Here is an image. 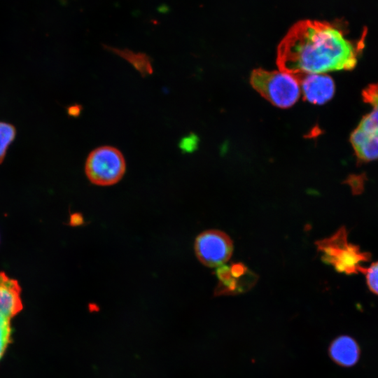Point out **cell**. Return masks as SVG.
<instances>
[{
    "mask_svg": "<svg viewBox=\"0 0 378 378\" xmlns=\"http://www.w3.org/2000/svg\"><path fill=\"white\" fill-rule=\"evenodd\" d=\"M126 171L122 153L116 148L102 146L88 155L85 172L89 181L99 186H110L119 182Z\"/></svg>",
    "mask_w": 378,
    "mask_h": 378,
    "instance_id": "obj_4",
    "label": "cell"
},
{
    "mask_svg": "<svg viewBox=\"0 0 378 378\" xmlns=\"http://www.w3.org/2000/svg\"><path fill=\"white\" fill-rule=\"evenodd\" d=\"M104 47L125 59L133 66L141 76L146 77L153 74V69L151 59L146 53L135 52L127 48L119 49L105 45Z\"/></svg>",
    "mask_w": 378,
    "mask_h": 378,
    "instance_id": "obj_12",
    "label": "cell"
},
{
    "mask_svg": "<svg viewBox=\"0 0 378 378\" xmlns=\"http://www.w3.org/2000/svg\"><path fill=\"white\" fill-rule=\"evenodd\" d=\"M81 108L80 105H74L68 108V113L72 116H78L80 114Z\"/></svg>",
    "mask_w": 378,
    "mask_h": 378,
    "instance_id": "obj_17",
    "label": "cell"
},
{
    "mask_svg": "<svg viewBox=\"0 0 378 378\" xmlns=\"http://www.w3.org/2000/svg\"><path fill=\"white\" fill-rule=\"evenodd\" d=\"M18 282L0 272V314L10 318L22 309Z\"/></svg>",
    "mask_w": 378,
    "mask_h": 378,
    "instance_id": "obj_9",
    "label": "cell"
},
{
    "mask_svg": "<svg viewBox=\"0 0 378 378\" xmlns=\"http://www.w3.org/2000/svg\"><path fill=\"white\" fill-rule=\"evenodd\" d=\"M363 97L364 102L372 106V111L363 118L358 127L378 137V83L366 88Z\"/></svg>",
    "mask_w": 378,
    "mask_h": 378,
    "instance_id": "obj_11",
    "label": "cell"
},
{
    "mask_svg": "<svg viewBox=\"0 0 378 378\" xmlns=\"http://www.w3.org/2000/svg\"><path fill=\"white\" fill-rule=\"evenodd\" d=\"M328 352L331 359L342 367H352L358 361L360 348L356 340L349 335H340L330 343Z\"/></svg>",
    "mask_w": 378,
    "mask_h": 378,
    "instance_id": "obj_8",
    "label": "cell"
},
{
    "mask_svg": "<svg viewBox=\"0 0 378 378\" xmlns=\"http://www.w3.org/2000/svg\"><path fill=\"white\" fill-rule=\"evenodd\" d=\"M197 144V139L196 136L190 134L181 139L178 146L183 153H190L195 149Z\"/></svg>",
    "mask_w": 378,
    "mask_h": 378,
    "instance_id": "obj_16",
    "label": "cell"
},
{
    "mask_svg": "<svg viewBox=\"0 0 378 378\" xmlns=\"http://www.w3.org/2000/svg\"><path fill=\"white\" fill-rule=\"evenodd\" d=\"M359 272L365 274L369 289L378 295V261L372 263L369 267H362Z\"/></svg>",
    "mask_w": 378,
    "mask_h": 378,
    "instance_id": "obj_15",
    "label": "cell"
},
{
    "mask_svg": "<svg viewBox=\"0 0 378 378\" xmlns=\"http://www.w3.org/2000/svg\"><path fill=\"white\" fill-rule=\"evenodd\" d=\"M218 279L214 290L216 296L246 293L253 287L258 276L241 262L221 265L216 271Z\"/></svg>",
    "mask_w": 378,
    "mask_h": 378,
    "instance_id": "obj_6",
    "label": "cell"
},
{
    "mask_svg": "<svg viewBox=\"0 0 378 378\" xmlns=\"http://www.w3.org/2000/svg\"><path fill=\"white\" fill-rule=\"evenodd\" d=\"M16 135V130L10 123L0 122V164L3 162L9 145Z\"/></svg>",
    "mask_w": 378,
    "mask_h": 378,
    "instance_id": "obj_13",
    "label": "cell"
},
{
    "mask_svg": "<svg viewBox=\"0 0 378 378\" xmlns=\"http://www.w3.org/2000/svg\"><path fill=\"white\" fill-rule=\"evenodd\" d=\"M250 83L262 97L279 108L292 106L300 96V86L297 78L281 70L255 69L251 72Z\"/></svg>",
    "mask_w": 378,
    "mask_h": 378,
    "instance_id": "obj_3",
    "label": "cell"
},
{
    "mask_svg": "<svg viewBox=\"0 0 378 378\" xmlns=\"http://www.w3.org/2000/svg\"><path fill=\"white\" fill-rule=\"evenodd\" d=\"M360 48L335 24L301 20L280 42L276 64L281 71L294 76L351 70L357 63Z\"/></svg>",
    "mask_w": 378,
    "mask_h": 378,
    "instance_id": "obj_1",
    "label": "cell"
},
{
    "mask_svg": "<svg viewBox=\"0 0 378 378\" xmlns=\"http://www.w3.org/2000/svg\"><path fill=\"white\" fill-rule=\"evenodd\" d=\"M194 249L202 264L209 267H218L230 258L233 243L225 232L218 230H208L197 235Z\"/></svg>",
    "mask_w": 378,
    "mask_h": 378,
    "instance_id": "obj_5",
    "label": "cell"
},
{
    "mask_svg": "<svg viewBox=\"0 0 378 378\" xmlns=\"http://www.w3.org/2000/svg\"><path fill=\"white\" fill-rule=\"evenodd\" d=\"M300 86L304 99L314 104H323L330 100L335 91L332 78L325 74L295 76Z\"/></svg>",
    "mask_w": 378,
    "mask_h": 378,
    "instance_id": "obj_7",
    "label": "cell"
},
{
    "mask_svg": "<svg viewBox=\"0 0 378 378\" xmlns=\"http://www.w3.org/2000/svg\"><path fill=\"white\" fill-rule=\"evenodd\" d=\"M350 141L359 160L368 162L378 159V137L357 127L351 133Z\"/></svg>",
    "mask_w": 378,
    "mask_h": 378,
    "instance_id": "obj_10",
    "label": "cell"
},
{
    "mask_svg": "<svg viewBox=\"0 0 378 378\" xmlns=\"http://www.w3.org/2000/svg\"><path fill=\"white\" fill-rule=\"evenodd\" d=\"M11 319L0 314V361L10 342Z\"/></svg>",
    "mask_w": 378,
    "mask_h": 378,
    "instance_id": "obj_14",
    "label": "cell"
},
{
    "mask_svg": "<svg viewBox=\"0 0 378 378\" xmlns=\"http://www.w3.org/2000/svg\"><path fill=\"white\" fill-rule=\"evenodd\" d=\"M321 260L335 270L346 274L359 272L362 263L370 259L371 255L362 251L359 246L348 241V232L342 226L332 236L316 242Z\"/></svg>",
    "mask_w": 378,
    "mask_h": 378,
    "instance_id": "obj_2",
    "label": "cell"
}]
</instances>
